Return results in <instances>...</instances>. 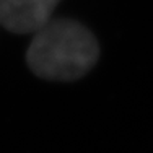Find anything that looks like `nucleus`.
Instances as JSON below:
<instances>
[{
	"instance_id": "nucleus-1",
	"label": "nucleus",
	"mask_w": 153,
	"mask_h": 153,
	"mask_svg": "<svg viewBox=\"0 0 153 153\" xmlns=\"http://www.w3.org/2000/svg\"><path fill=\"white\" fill-rule=\"evenodd\" d=\"M100 57L96 38L75 20H49L34 34L26 62L34 75L46 80L74 82L94 67Z\"/></svg>"
},
{
	"instance_id": "nucleus-2",
	"label": "nucleus",
	"mask_w": 153,
	"mask_h": 153,
	"mask_svg": "<svg viewBox=\"0 0 153 153\" xmlns=\"http://www.w3.org/2000/svg\"><path fill=\"white\" fill-rule=\"evenodd\" d=\"M60 0H0V25L16 34L36 33Z\"/></svg>"
}]
</instances>
